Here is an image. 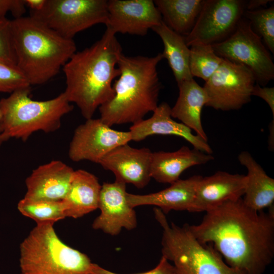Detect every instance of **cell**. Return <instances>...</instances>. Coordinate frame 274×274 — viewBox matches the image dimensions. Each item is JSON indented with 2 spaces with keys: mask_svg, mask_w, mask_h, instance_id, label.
<instances>
[{
  "mask_svg": "<svg viewBox=\"0 0 274 274\" xmlns=\"http://www.w3.org/2000/svg\"><path fill=\"white\" fill-rule=\"evenodd\" d=\"M35 18L61 36L70 39L78 32L108 22L107 0H46L43 8L30 12Z\"/></svg>",
  "mask_w": 274,
  "mask_h": 274,
  "instance_id": "cell-8",
  "label": "cell"
},
{
  "mask_svg": "<svg viewBox=\"0 0 274 274\" xmlns=\"http://www.w3.org/2000/svg\"><path fill=\"white\" fill-rule=\"evenodd\" d=\"M256 83L250 69L223 59L203 87L209 98L206 106L224 111L240 109L251 101Z\"/></svg>",
  "mask_w": 274,
  "mask_h": 274,
  "instance_id": "cell-10",
  "label": "cell"
},
{
  "mask_svg": "<svg viewBox=\"0 0 274 274\" xmlns=\"http://www.w3.org/2000/svg\"><path fill=\"white\" fill-rule=\"evenodd\" d=\"M246 183V175L223 171L202 177L196 186L191 212H206L226 201L242 198Z\"/></svg>",
  "mask_w": 274,
  "mask_h": 274,
  "instance_id": "cell-16",
  "label": "cell"
},
{
  "mask_svg": "<svg viewBox=\"0 0 274 274\" xmlns=\"http://www.w3.org/2000/svg\"><path fill=\"white\" fill-rule=\"evenodd\" d=\"M53 224H37L20 244L21 273L90 274L89 257L64 244Z\"/></svg>",
  "mask_w": 274,
  "mask_h": 274,
  "instance_id": "cell-6",
  "label": "cell"
},
{
  "mask_svg": "<svg viewBox=\"0 0 274 274\" xmlns=\"http://www.w3.org/2000/svg\"><path fill=\"white\" fill-rule=\"evenodd\" d=\"M152 153L149 148H136L126 144L109 152L99 164L105 169L112 172L116 180L141 189L146 187L151 179Z\"/></svg>",
  "mask_w": 274,
  "mask_h": 274,
  "instance_id": "cell-15",
  "label": "cell"
},
{
  "mask_svg": "<svg viewBox=\"0 0 274 274\" xmlns=\"http://www.w3.org/2000/svg\"><path fill=\"white\" fill-rule=\"evenodd\" d=\"M154 213L162 228V256L173 263L177 274H242L227 265L212 244L199 242L188 224H169L156 207Z\"/></svg>",
  "mask_w": 274,
  "mask_h": 274,
  "instance_id": "cell-7",
  "label": "cell"
},
{
  "mask_svg": "<svg viewBox=\"0 0 274 274\" xmlns=\"http://www.w3.org/2000/svg\"><path fill=\"white\" fill-rule=\"evenodd\" d=\"M30 87L17 90L0 99V140L26 141L34 132L58 129L63 116L73 109L64 92L46 100L32 99Z\"/></svg>",
  "mask_w": 274,
  "mask_h": 274,
  "instance_id": "cell-5",
  "label": "cell"
},
{
  "mask_svg": "<svg viewBox=\"0 0 274 274\" xmlns=\"http://www.w3.org/2000/svg\"><path fill=\"white\" fill-rule=\"evenodd\" d=\"M90 274H119L107 270L99 265L92 263ZM135 274H177L173 264L167 259L161 256L157 266L151 270Z\"/></svg>",
  "mask_w": 274,
  "mask_h": 274,
  "instance_id": "cell-31",
  "label": "cell"
},
{
  "mask_svg": "<svg viewBox=\"0 0 274 274\" xmlns=\"http://www.w3.org/2000/svg\"><path fill=\"white\" fill-rule=\"evenodd\" d=\"M214 156L194 148L182 146L173 152H152L150 164L151 178L161 183L172 184L190 167L204 164Z\"/></svg>",
  "mask_w": 274,
  "mask_h": 274,
  "instance_id": "cell-20",
  "label": "cell"
},
{
  "mask_svg": "<svg viewBox=\"0 0 274 274\" xmlns=\"http://www.w3.org/2000/svg\"><path fill=\"white\" fill-rule=\"evenodd\" d=\"M108 22L106 25L114 33L145 36L150 29L162 21L152 0L108 1Z\"/></svg>",
  "mask_w": 274,
  "mask_h": 274,
  "instance_id": "cell-14",
  "label": "cell"
},
{
  "mask_svg": "<svg viewBox=\"0 0 274 274\" xmlns=\"http://www.w3.org/2000/svg\"><path fill=\"white\" fill-rule=\"evenodd\" d=\"M190 48L189 68L193 77L207 81L217 71L223 58L217 55L211 45L194 44Z\"/></svg>",
  "mask_w": 274,
  "mask_h": 274,
  "instance_id": "cell-27",
  "label": "cell"
},
{
  "mask_svg": "<svg viewBox=\"0 0 274 274\" xmlns=\"http://www.w3.org/2000/svg\"><path fill=\"white\" fill-rule=\"evenodd\" d=\"M179 96L173 108L171 115L177 119L196 135L208 142V136L202 127L201 114L209 98L203 87L193 79L178 84Z\"/></svg>",
  "mask_w": 274,
  "mask_h": 274,
  "instance_id": "cell-22",
  "label": "cell"
},
{
  "mask_svg": "<svg viewBox=\"0 0 274 274\" xmlns=\"http://www.w3.org/2000/svg\"><path fill=\"white\" fill-rule=\"evenodd\" d=\"M131 141L128 131L113 129L100 118L87 119L75 129L68 156L73 161L88 160L98 163L109 152Z\"/></svg>",
  "mask_w": 274,
  "mask_h": 274,
  "instance_id": "cell-12",
  "label": "cell"
},
{
  "mask_svg": "<svg viewBox=\"0 0 274 274\" xmlns=\"http://www.w3.org/2000/svg\"><path fill=\"white\" fill-rule=\"evenodd\" d=\"M25 7L24 0H0V20L6 18L8 12H11L14 18L22 17Z\"/></svg>",
  "mask_w": 274,
  "mask_h": 274,
  "instance_id": "cell-32",
  "label": "cell"
},
{
  "mask_svg": "<svg viewBox=\"0 0 274 274\" xmlns=\"http://www.w3.org/2000/svg\"><path fill=\"white\" fill-rule=\"evenodd\" d=\"M101 188L93 174L81 169L75 170L62 200L65 217L78 219L98 209Z\"/></svg>",
  "mask_w": 274,
  "mask_h": 274,
  "instance_id": "cell-21",
  "label": "cell"
},
{
  "mask_svg": "<svg viewBox=\"0 0 274 274\" xmlns=\"http://www.w3.org/2000/svg\"><path fill=\"white\" fill-rule=\"evenodd\" d=\"M131 141L140 142L152 135H173L183 138L193 148L212 154V149L207 142L192 132L182 123L173 119L171 108L166 102L158 105L149 118L132 124L129 128Z\"/></svg>",
  "mask_w": 274,
  "mask_h": 274,
  "instance_id": "cell-18",
  "label": "cell"
},
{
  "mask_svg": "<svg viewBox=\"0 0 274 274\" xmlns=\"http://www.w3.org/2000/svg\"><path fill=\"white\" fill-rule=\"evenodd\" d=\"M152 30L163 42L164 50L162 54L167 59L177 84L193 79L189 68L190 48L186 44L184 37L173 30L163 21Z\"/></svg>",
  "mask_w": 274,
  "mask_h": 274,
  "instance_id": "cell-24",
  "label": "cell"
},
{
  "mask_svg": "<svg viewBox=\"0 0 274 274\" xmlns=\"http://www.w3.org/2000/svg\"><path fill=\"white\" fill-rule=\"evenodd\" d=\"M188 227L200 243H211L226 263L242 274H262L274 257L273 206L256 211L243 198L206 212L198 225Z\"/></svg>",
  "mask_w": 274,
  "mask_h": 274,
  "instance_id": "cell-1",
  "label": "cell"
},
{
  "mask_svg": "<svg viewBox=\"0 0 274 274\" xmlns=\"http://www.w3.org/2000/svg\"><path fill=\"white\" fill-rule=\"evenodd\" d=\"M17 209L23 216L34 220L37 224L52 223L65 217L62 201L31 200L23 198Z\"/></svg>",
  "mask_w": 274,
  "mask_h": 274,
  "instance_id": "cell-26",
  "label": "cell"
},
{
  "mask_svg": "<svg viewBox=\"0 0 274 274\" xmlns=\"http://www.w3.org/2000/svg\"><path fill=\"white\" fill-rule=\"evenodd\" d=\"M212 46L220 57L250 69L260 86L274 79V64L269 52L244 17L231 35Z\"/></svg>",
  "mask_w": 274,
  "mask_h": 274,
  "instance_id": "cell-9",
  "label": "cell"
},
{
  "mask_svg": "<svg viewBox=\"0 0 274 274\" xmlns=\"http://www.w3.org/2000/svg\"><path fill=\"white\" fill-rule=\"evenodd\" d=\"M273 2L271 0H250L246 1V10L251 11L259 9L260 7H266Z\"/></svg>",
  "mask_w": 274,
  "mask_h": 274,
  "instance_id": "cell-34",
  "label": "cell"
},
{
  "mask_svg": "<svg viewBox=\"0 0 274 274\" xmlns=\"http://www.w3.org/2000/svg\"><path fill=\"white\" fill-rule=\"evenodd\" d=\"M46 0H24L26 7L29 8L30 12H38L44 7Z\"/></svg>",
  "mask_w": 274,
  "mask_h": 274,
  "instance_id": "cell-35",
  "label": "cell"
},
{
  "mask_svg": "<svg viewBox=\"0 0 274 274\" xmlns=\"http://www.w3.org/2000/svg\"><path fill=\"white\" fill-rule=\"evenodd\" d=\"M74 170L60 160H53L35 169L26 179L24 198L62 201L68 190Z\"/></svg>",
  "mask_w": 274,
  "mask_h": 274,
  "instance_id": "cell-17",
  "label": "cell"
},
{
  "mask_svg": "<svg viewBox=\"0 0 274 274\" xmlns=\"http://www.w3.org/2000/svg\"><path fill=\"white\" fill-rule=\"evenodd\" d=\"M0 60L17 67L11 20L7 18L0 20Z\"/></svg>",
  "mask_w": 274,
  "mask_h": 274,
  "instance_id": "cell-30",
  "label": "cell"
},
{
  "mask_svg": "<svg viewBox=\"0 0 274 274\" xmlns=\"http://www.w3.org/2000/svg\"><path fill=\"white\" fill-rule=\"evenodd\" d=\"M243 17L253 31L263 41L268 51L274 53V6L255 10H246Z\"/></svg>",
  "mask_w": 274,
  "mask_h": 274,
  "instance_id": "cell-28",
  "label": "cell"
},
{
  "mask_svg": "<svg viewBox=\"0 0 274 274\" xmlns=\"http://www.w3.org/2000/svg\"><path fill=\"white\" fill-rule=\"evenodd\" d=\"M163 58L162 53L152 57L120 55V74L113 84L114 95L98 108L105 123L110 127L134 124L157 108L162 88L157 67Z\"/></svg>",
  "mask_w": 274,
  "mask_h": 274,
  "instance_id": "cell-3",
  "label": "cell"
},
{
  "mask_svg": "<svg viewBox=\"0 0 274 274\" xmlns=\"http://www.w3.org/2000/svg\"><path fill=\"white\" fill-rule=\"evenodd\" d=\"M11 24L16 66L30 85L52 79L77 51L73 39L30 16L14 18Z\"/></svg>",
  "mask_w": 274,
  "mask_h": 274,
  "instance_id": "cell-4",
  "label": "cell"
},
{
  "mask_svg": "<svg viewBox=\"0 0 274 274\" xmlns=\"http://www.w3.org/2000/svg\"><path fill=\"white\" fill-rule=\"evenodd\" d=\"M31 87L17 67L0 60V92L12 93Z\"/></svg>",
  "mask_w": 274,
  "mask_h": 274,
  "instance_id": "cell-29",
  "label": "cell"
},
{
  "mask_svg": "<svg viewBox=\"0 0 274 274\" xmlns=\"http://www.w3.org/2000/svg\"><path fill=\"white\" fill-rule=\"evenodd\" d=\"M252 96H258L264 100L269 107L274 117V87H261L258 83L254 85Z\"/></svg>",
  "mask_w": 274,
  "mask_h": 274,
  "instance_id": "cell-33",
  "label": "cell"
},
{
  "mask_svg": "<svg viewBox=\"0 0 274 274\" xmlns=\"http://www.w3.org/2000/svg\"><path fill=\"white\" fill-rule=\"evenodd\" d=\"M246 1L204 0L196 22L184 37L186 45H213L234 31L246 11Z\"/></svg>",
  "mask_w": 274,
  "mask_h": 274,
  "instance_id": "cell-11",
  "label": "cell"
},
{
  "mask_svg": "<svg viewBox=\"0 0 274 274\" xmlns=\"http://www.w3.org/2000/svg\"><path fill=\"white\" fill-rule=\"evenodd\" d=\"M126 185L116 180L113 183H103L98 208L100 213L92 223L94 229L116 236L123 229L131 230L136 227V215L128 202Z\"/></svg>",
  "mask_w": 274,
  "mask_h": 274,
  "instance_id": "cell-13",
  "label": "cell"
},
{
  "mask_svg": "<svg viewBox=\"0 0 274 274\" xmlns=\"http://www.w3.org/2000/svg\"><path fill=\"white\" fill-rule=\"evenodd\" d=\"M239 162L247 170L244 203L256 211L273 206L274 201V180L266 173L262 166L248 151L239 153Z\"/></svg>",
  "mask_w": 274,
  "mask_h": 274,
  "instance_id": "cell-23",
  "label": "cell"
},
{
  "mask_svg": "<svg viewBox=\"0 0 274 274\" xmlns=\"http://www.w3.org/2000/svg\"><path fill=\"white\" fill-rule=\"evenodd\" d=\"M201 177L200 175H194L185 180L179 179L168 188L155 193L141 195L127 192V199L133 208L153 206L165 215L172 210L191 212L196 186Z\"/></svg>",
  "mask_w": 274,
  "mask_h": 274,
  "instance_id": "cell-19",
  "label": "cell"
},
{
  "mask_svg": "<svg viewBox=\"0 0 274 274\" xmlns=\"http://www.w3.org/2000/svg\"><path fill=\"white\" fill-rule=\"evenodd\" d=\"M0 116H1V113H0ZM2 141H1V140H0V146H1V145H2Z\"/></svg>",
  "mask_w": 274,
  "mask_h": 274,
  "instance_id": "cell-36",
  "label": "cell"
},
{
  "mask_svg": "<svg viewBox=\"0 0 274 274\" xmlns=\"http://www.w3.org/2000/svg\"><path fill=\"white\" fill-rule=\"evenodd\" d=\"M122 51L116 34L107 28L99 40L76 51L62 67L66 84L63 92L86 120L114 96L113 82L120 74L118 61Z\"/></svg>",
  "mask_w": 274,
  "mask_h": 274,
  "instance_id": "cell-2",
  "label": "cell"
},
{
  "mask_svg": "<svg viewBox=\"0 0 274 274\" xmlns=\"http://www.w3.org/2000/svg\"><path fill=\"white\" fill-rule=\"evenodd\" d=\"M153 1L165 24L185 37L193 27L204 0Z\"/></svg>",
  "mask_w": 274,
  "mask_h": 274,
  "instance_id": "cell-25",
  "label": "cell"
}]
</instances>
